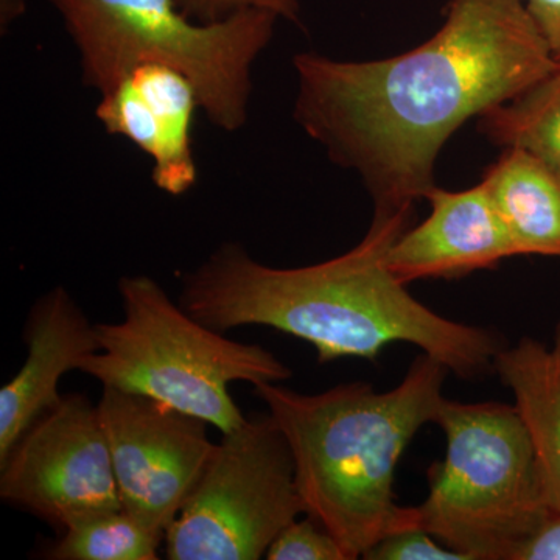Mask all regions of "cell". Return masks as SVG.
I'll use <instances>...</instances> for the list:
<instances>
[{
    "mask_svg": "<svg viewBox=\"0 0 560 560\" xmlns=\"http://www.w3.org/2000/svg\"><path fill=\"white\" fill-rule=\"evenodd\" d=\"M265 558L270 560H348L331 534L312 517L294 521L276 537Z\"/></svg>",
    "mask_w": 560,
    "mask_h": 560,
    "instance_id": "obj_17",
    "label": "cell"
},
{
    "mask_svg": "<svg viewBox=\"0 0 560 560\" xmlns=\"http://www.w3.org/2000/svg\"><path fill=\"white\" fill-rule=\"evenodd\" d=\"M447 441L429 470V495L410 506L427 530L466 560H512L550 512L536 453L514 405L442 400Z\"/></svg>",
    "mask_w": 560,
    "mask_h": 560,
    "instance_id": "obj_6",
    "label": "cell"
},
{
    "mask_svg": "<svg viewBox=\"0 0 560 560\" xmlns=\"http://www.w3.org/2000/svg\"><path fill=\"white\" fill-rule=\"evenodd\" d=\"M80 51L88 86L109 91L140 65L179 70L215 127L237 131L248 116L250 68L270 44V11L248 9L197 22L176 0H49Z\"/></svg>",
    "mask_w": 560,
    "mask_h": 560,
    "instance_id": "obj_4",
    "label": "cell"
},
{
    "mask_svg": "<svg viewBox=\"0 0 560 560\" xmlns=\"http://www.w3.org/2000/svg\"><path fill=\"white\" fill-rule=\"evenodd\" d=\"M121 506L165 537L217 444L210 423L142 394L103 388L98 400Z\"/></svg>",
    "mask_w": 560,
    "mask_h": 560,
    "instance_id": "obj_9",
    "label": "cell"
},
{
    "mask_svg": "<svg viewBox=\"0 0 560 560\" xmlns=\"http://www.w3.org/2000/svg\"><path fill=\"white\" fill-rule=\"evenodd\" d=\"M429 219L408 228L386 254L389 271L401 283L455 279L518 256L506 224L485 183L451 191L433 187L425 195Z\"/></svg>",
    "mask_w": 560,
    "mask_h": 560,
    "instance_id": "obj_11",
    "label": "cell"
},
{
    "mask_svg": "<svg viewBox=\"0 0 560 560\" xmlns=\"http://www.w3.org/2000/svg\"><path fill=\"white\" fill-rule=\"evenodd\" d=\"M412 210L374 212L359 245L311 267H267L226 243L184 276L179 305L220 334L265 326L293 335L315 348L319 363L374 360L386 346L407 342L464 381L485 377L495 372L503 338L438 315L386 265Z\"/></svg>",
    "mask_w": 560,
    "mask_h": 560,
    "instance_id": "obj_2",
    "label": "cell"
},
{
    "mask_svg": "<svg viewBox=\"0 0 560 560\" xmlns=\"http://www.w3.org/2000/svg\"><path fill=\"white\" fill-rule=\"evenodd\" d=\"M119 293L124 319L95 324L101 350L79 366L103 388L164 401L230 433L246 420L232 399L231 383L254 386L293 375L270 350L209 329L149 276L121 278Z\"/></svg>",
    "mask_w": 560,
    "mask_h": 560,
    "instance_id": "obj_5",
    "label": "cell"
},
{
    "mask_svg": "<svg viewBox=\"0 0 560 560\" xmlns=\"http://www.w3.org/2000/svg\"><path fill=\"white\" fill-rule=\"evenodd\" d=\"M551 57L560 65V0H523Z\"/></svg>",
    "mask_w": 560,
    "mask_h": 560,
    "instance_id": "obj_21",
    "label": "cell"
},
{
    "mask_svg": "<svg viewBox=\"0 0 560 560\" xmlns=\"http://www.w3.org/2000/svg\"><path fill=\"white\" fill-rule=\"evenodd\" d=\"M512 560H560V511H550Z\"/></svg>",
    "mask_w": 560,
    "mask_h": 560,
    "instance_id": "obj_20",
    "label": "cell"
},
{
    "mask_svg": "<svg viewBox=\"0 0 560 560\" xmlns=\"http://www.w3.org/2000/svg\"><path fill=\"white\" fill-rule=\"evenodd\" d=\"M293 62L294 119L359 173L375 212L415 209L453 132L560 68L523 0H448L436 35L386 60Z\"/></svg>",
    "mask_w": 560,
    "mask_h": 560,
    "instance_id": "obj_1",
    "label": "cell"
},
{
    "mask_svg": "<svg viewBox=\"0 0 560 560\" xmlns=\"http://www.w3.org/2000/svg\"><path fill=\"white\" fill-rule=\"evenodd\" d=\"M0 497L65 530L124 510L98 405L62 396L0 460Z\"/></svg>",
    "mask_w": 560,
    "mask_h": 560,
    "instance_id": "obj_8",
    "label": "cell"
},
{
    "mask_svg": "<svg viewBox=\"0 0 560 560\" xmlns=\"http://www.w3.org/2000/svg\"><path fill=\"white\" fill-rule=\"evenodd\" d=\"M305 514L293 456L270 415L223 433L178 517L165 530L171 560H259Z\"/></svg>",
    "mask_w": 560,
    "mask_h": 560,
    "instance_id": "obj_7",
    "label": "cell"
},
{
    "mask_svg": "<svg viewBox=\"0 0 560 560\" xmlns=\"http://www.w3.org/2000/svg\"><path fill=\"white\" fill-rule=\"evenodd\" d=\"M201 108L194 83L179 70L140 65L103 92L97 119L110 135L124 136L153 160L158 189L180 197L198 178L191 127Z\"/></svg>",
    "mask_w": 560,
    "mask_h": 560,
    "instance_id": "obj_10",
    "label": "cell"
},
{
    "mask_svg": "<svg viewBox=\"0 0 560 560\" xmlns=\"http://www.w3.org/2000/svg\"><path fill=\"white\" fill-rule=\"evenodd\" d=\"M447 368L420 353L389 390L366 382L301 394L254 385L282 431L305 514L337 539L348 560L363 559L389 534L412 529L394 492L397 464L416 433L436 419Z\"/></svg>",
    "mask_w": 560,
    "mask_h": 560,
    "instance_id": "obj_3",
    "label": "cell"
},
{
    "mask_svg": "<svg viewBox=\"0 0 560 560\" xmlns=\"http://www.w3.org/2000/svg\"><path fill=\"white\" fill-rule=\"evenodd\" d=\"M179 9L198 22H215L237 13L257 9L270 11L291 22L300 21L301 0H176Z\"/></svg>",
    "mask_w": 560,
    "mask_h": 560,
    "instance_id": "obj_19",
    "label": "cell"
},
{
    "mask_svg": "<svg viewBox=\"0 0 560 560\" xmlns=\"http://www.w3.org/2000/svg\"><path fill=\"white\" fill-rule=\"evenodd\" d=\"M485 186L518 256L560 259V176L533 154L506 149L486 172Z\"/></svg>",
    "mask_w": 560,
    "mask_h": 560,
    "instance_id": "obj_14",
    "label": "cell"
},
{
    "mask_svg": "<svg viewBox=\"0 0 560 560\" xmlns=\"http://www.w3.org/2000/svg\"><path fill=\"white\" fill-rule=\"evenodd\" d=\"M478 131L495 145L533 154L560 176V68L517 97L486 109Z\"/></svg>",
    "mask_w": 560,
    "mask_h": 560,
    "instance_id": "obj_15",
    "label": "cell"
},
{
    "mask_svg": "<svg viewBox=\"0 0 560 560\" xmlns=\"http://www.w3.org/2000/svg\"><path fill=\"white\" fill-rule=\"evenodd\" d=\"M366 560H466L459 552L445 547L427 530L415 528L389 534L377 541L366 555Z\"/></svg>",
    "mask_w": 560,
    "mask_h": 560,
    "instance_id": "obj_18",
    "label": "cell"
},
{
    "mask_svg": "<svg viewBox=\"0 0 560 560\" xmlns=\"http://www.w3.org/2000/svg\"><path fill=\"white\" fill-rule=\"evenodd\" d=\"M495 372L512 390L528 431L548 506L560 511V323L551 345L523 338L506 346L497 355Z\"/></svg>",
    "mask_w": 560,
    "mask_h": 560,
    "instance_id": "obj_13",
    "label": "cell"
},
{
    "mask_svg": "<svg viewBox=\"0 0 560 560\" xmlns=\"http://www.w3.org/2000/svg\"><path fill=\"white\" fill-rule=\"evenodd\" d=\"M165 537L143 526L127 511L95 515L61 530L46 551L54 560H156Z\"/></svg>",
    "mask_w": 560,
    "mask_h": 560,
    "instance_id": "obj_16",
    "label": "cell"
},
{
    "mask_svg": "<svg viewBox=\"0 0 560 560\" xmlns=\"http://www.w3.org/2000/svg\"><path fill=\"white\" fill-rule=\"evenodd\" d=\"M24 342L27 359L0 389V460L40 415L60 404L62 375L79 371L84 357L101 350L95 324L62 287L32 305Z\"/></svg>",
    "mask_w": 560,
    "mask_h": 560,
    "instance_id": "obj_12",
    "label": "cell"
}]
</instances>
